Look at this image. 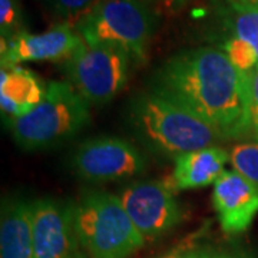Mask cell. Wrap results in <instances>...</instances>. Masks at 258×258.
Instances as JSON below:
<instances>
[{
    "label": "cell",
    "instance_id": "30bf717a",
    "mask_svg": "<svg viewBox=\"0 0 258 258\" xmlns=\"http://www.w3.org/2000/svg\"><path fill=\"white\" fill-rule=\"evenodd\" d=\"M82 42L76 29L66 23H57L42 33L19 32L2 39V68L23 62H66Z\"/></svg>",
    "mask_w": 258,
    "mask_h": 258
},
{
    "label": "cell",
    "instance_id": "e0dca14e",
    "mask_svg": "<svg viewBox=\"0 0 258 258\" xmlns=\"http://www.w3.org/2000/svg\"><path fill=\"white\" fill-rule=\"evenodd\" d=\"M22 12L19 0H0V30L2 39L15 36L20 30Z\"/></svg>",
    "mask_w": 258,
    "mask_h": 258
},
{
    "label": "cell",
    "instance_id": "9c48e42d",
    "mask_svg": "<svg viewBox=\"0 0 258 258\" xmlns=\"http://www.w3.org/2000/svg\"><path fill=\"white\" fill-rule=\"evenodd\" d=\"M33 258H83L74 204L55 198L30 201Z\"/></svg>",
    "mask_w": 258,
    "mask_h": 258
},
{
    "label": "cell",
    "instance_id": "2e32d148",
    "mask_svg": "<svg viewBox=\"0 0 258 258\" xmlns=\"http://www.w3.org/2000/svg\"><path fill=\"white\" fill-rule=\"evenodd\" d=\"M56 18L60 23L76 28L79 22L86 18L105 0H49Z\"/></svg>",
    "mask_w": 258,
    "mask_h": 258
},
{
    "label": "cell",
    "instance_id": "8992f818",
    "mask_svg": "<svg viewBox=\"0 0 258 258\" xmlns=\"http://www.w3.org/2000/svg\"><path fill=\"white\" fill-rule=\"evenodd\" d=\"M131 60L119 47L82 42L64 62V69L69 83L89 106H103L125 88Z\"/></svg>",
    "mask_w": 258,
    "mask_h": 258
},
{
    "label": "cell",
    "instance_id": "277c9868",
    "mask_svg": "<svg viewBox=\"0 0 258 258\" xmlns=\"http://www.w3.org/2000/svg\"><path fill=\"white\" fill-rule=\"evenodd\" d=\"M89 108L71 83L52 81L36 108L9 125L19 147L46 149L78 135L91 120Z\"/></svg>",
    "mask_w": 258,
    "mask_h": 258
},
{
    "label": "cell",
    "instance_id": "52a82bcc",
    "mask_svg": "<svg viewBox=\"0 0 258 258\" xmlns=\"http://www.w3.org/2000/svg\"><path fill=\"white\" fill-rule=\"evenodd\" d=\"M118 197L145 242L164 237L184 218L175 192L164 181L132 182Z\"/></svg>",
    "mask_w": 258,
    "mask_h": 258
},
{
    "label": "cell",
    "instance_id": "ffe728a7",
    "mask_svg": "<svg viewBox=\"0 0 258 258\" xmlns=\"http://www.w3.org/2000/svg\"><path fill=\"white\" fill-rule=\"evenodd\" d=\"M232 10H258V0H227Z\"/></svg>",
    "mask_w": 258,
    "mask_h": 258
},
{
    "label": "cell",
    "instance_id": "7c38bea8",
    "mask_svg": "<svg viewBox=\"0 0 258 258\" xmlns=\"http://www.w3.org/2000/svg\"><path fill=\"white\" fill-rule=\"evenodd\" d=\"M174 169L165 184L174 191H189L205 188L225 171V164L230 162V152L218 145L204 148L174 159Z\"/></svg>",
    "mask_w": 258,
    "mask_h": 258
},
{
    "label": "cell",
    "instance_id": "8fae6325",
    "mask_svg": "<svg viewBox=\"0 0 258 258\" xmlns=\"http://www.w3.org/2000/svg\"><path fill=\"white\" fill-rule=\"evenodd\" d=\"M212 203L221 230L238 235L248 230L258 214V188L234 169H225L214 184Z\"/></svg>",
    "mask_w": 258,
    "mask_h": 258
},
{
    "label": "cell",
    "instance_id": "ac0fdd59",
    "mask_svg": "<svg viewBox=\"0 0 258 258\" xmlns=\"http://www.w3.org/2000/svg\"><path fill=\"white\" fill-rule=\"evenodd\" d=\"M251 135L258 139V63L245 72Z\"/></svg>",
    "mask_w": 258,
    "mask_h": 258
},
{
    "label": "cell",
    "instance_id": "d6986e66",
    "mask_svg": "<svg viewBox=\"0 0 258 258\" xmlns=\"http://www.w3.org/2000/svg\"><path fill=\"white\" fill-rule=\"evenodd\" d=\"M159 258H200V252L192 248H176Z\"/></svg>",
    "mask_w": 258,
    "mask_h": 258
},
{
    "label": "cell",
    "instance_id": "ba28073f",
    "mask_svg": "<svg viewBox=\"0 0 258 258\" xmlns=\"http://www.w3.org/2000/svg\"><path fill=\"white\" fill-rule=\"evenodd\" d=\"M76 174L92 182L122 181L147 171V159L131 142L115 137L81 144L72 158Z\"/></svg>",
    "mask_w": 258,
    "mask_h": 258
},
{
    "label": "cell",
    "instance_id": "603a6c76",
    "mask_svg": "<svg viewBox=\"0 0 258 258\" xmlns=\"http://www.w3.org/2000/svg\"><path fill=\"white\" fill-rule=\"evenodd\" d=\"M171 2H175V3H184L186 0H171Z\"/></svg>",
    "mask_w": 258,
    "mask_h": 258
},
{
    "label": "cell",
    "instance_id": "44dd1931",
    "mask_svg": "<svg viewBox=\"0 0 258 258\" xmlns=\"http://www.w3.org/2000/svg\"><path fill=\"white\" fill-rule=\"evenodd\" d=\"M200 258H214L210 254H204V252H200Z\"/></svg>",
    "mask_w": 258,
    "mask_h": 258
},
{
    "label": "cell",
    "instance_id": "5bb4252c",
    "mask_svg": "<svg viewBox=\"0 0 258 258\" xmlns=\"http://www.w3.org/2000/svg\"><path fill=\"white\" fill-rule=\"evenodd\" d=\"M0 258H33L30 201L8 200L2 208Z\"/></svg>",
    "mask_w": 258,
    "mask_h": 258
},
{
    "label": "cell",
    "instance_id": "6da1fadb",
    "mask_svg": "<svg viewBox=\"0 0 258 258\" xmlns=\"http://www.w3.org/2000/svg\"><path fill=\"white\" fill-rule=\"evenodd\" d=\"M152 88L197 113L222 141L251 134L245 72L231 62L224 49L195 47L168 57Z\"/></svg>",
    "mask_w": 258,
    "mask_h": 258
},
{
    "label": "cell",
    "instance_id": "3957f363",
    "mask_svg": "<svg viewBox=\"0 0 258 258\" xmlns=\"http://www.w3.org/2000/svg\"><path fill=\"white\" fill-rule=\"evenodd\" d=\"M75 225L82 248L91 258H129L144 247L119 197L86 191L74 204Z\"/></svg>",
    "mask_w": 258,
    "mask_h": 258
},
{
    "label": "cell",
    "instance_id": "9a60e30c",
    "mask_svg": "<svg viewBox=\"0 0 258 258\" xmlns=\"http://www.w3.org/2000/svg\"><path fill=\"white\" fill-rule=\"evenodd\" d=\"M230 164L235 172L258 188V141L237 144L231 149Z\"/></svg>",
    "mask_w": 258,
    "mask_h": 258
},
{
    "label": "cell",
    "instance_id": "5b68a950",
    "mask_svg": "<svg viewBox=\"0 0 258 258\" xmlns=\"http://www.w3.org/2000/svg\"><path fill=\"white\" fill-rule=\"evenodd\" d=\"M155 25V13L145 0H105L75 29L86 43L119 47L132 60L144 62Z\"/></svg>",
    "mask_w": 258,
    "mask_h": 258
},
{
    "label": "cell",
    "instance_id": "7402d4cb",
    "mask_svg": "<svg viewBox=\"0 0 258 258\" xmlns=\"http://www.w3.org/2000/svg\"><path fill=\"white\" fill-rule=\"evenodd\" d=\"M214 258H240V257H232V255H218V257Z\"/></svg>",
    "mask_w": 258,
    "mask_h": 258
},
{
    "label": "cell",
    "instance_id": "7a4b0ae2",
    "mask_svg": "<svg viewBox=\"0 0 258 258\" xmlns=\"http://www.w3.org/2000/svg\"><path fill=\"white\" fill-rule=\"evenodd\" d=\"M129 116L148 148L172 159L222 141L211 125L157 88L134 99Z\"/></svg>",
    "mask_w": 258,
    "mask_h": 258
},
{
    "label": "cell",
    "instance_id": "4fadbf2b",
    "mask_svg": "<svg viewBox=\"0 0 258 258\" xmlns=\"http://www.w3.org/2000/svg\"><path fill=\"white\" fill-rule=\"evenodd\" d=\"M46 92V86L33 72L22 66L2 68L0 108L9 122L33 111Z\"/></svg>",
    "mask_w": 258,
    "mask_h": 258
}]
</instances>
